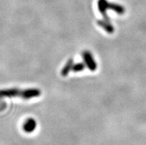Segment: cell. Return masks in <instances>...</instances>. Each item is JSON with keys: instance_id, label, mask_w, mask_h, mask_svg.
Returning <instances> with one entry per match:
<instances>
[{"instance_id": "277c9868", "label": "cell", "mask_w": 146, "mask_h": 145, "mask_svg": "<svg viewBox=\"0 0 146 145\" xmlns=\"http://www.w3.org/2000/svg\"><path fill=\"white\" fill-rule=\"evenodd\" d=\"M36 128V121L35 119H33L32 118H30L28 119L25 121L24 124H23V130L25 132L31 133L33 132Z\"/></svg>"}, {"instance_id": "9c48e42d", "label": "cell", "mask_w": 146, "mask_h": 145, "mask_svg": "<svg viewBox=\"0 0 146 145\" xmlns=\"http://www.w3.org/2000/svg\"><path fill=\"white\" fill-rule=\"evenodd\" d=\"M85 64L84 63L79 62L76 64H74L72 68V70L74 72H80L85 69Z\"/></svg>"}, {"instance_id": "52a82bcc", "label": "cell", "mask_w": 146, "mask_h": 145, "mask_svg": "<svg viewBox=\"0 0 146 145\" xmlns=\"http://www.w3.org/2000/svg\"><path fill=\"white\" fill-rule=\"evenodd\" d=\"M73 65H74V61H73L72 59H70L68 61L66 64L64 66V68H62V76H67L68 75L69 72L70 70H72Z\"/></svg>"}, {"instance_id": "7a4b0ae2", "label": "cell", "mask_w": 146, "mask_h": 145, "mask_svg": "<svg viewBox=\"0 0 146 145\" xmlns=\"http://www.w3.org/2000/svg\"><path fill=\"white\" fill-rule=\"evenodd\" d=\"M22 95H23V90L18 88H9L0 90V98H12L16 96H20L21 98H22Z\"/></svg>"}, {"instance_id": "5b68a950", "label": "cell", "mask_w": 146, "mask_h": 145, "mask_svg": "<svg viewBox=\"0 0 146 145\" xmlns=\"http://www.w3.org/2000/svg\"><path fill=\"white\" fill-rule=\"evenodd\" d=\"M108 2L106 0H100L98 2V8L100 13H102V16H103L104 19L105 20L110 21L109 18L108 17L107 13H106L107 10L108 9Z\"/></svg>"}, {"instance_id": "6da1fadb", "label": "cell", "mask_w": 146, "mask_h": 145, "mask_svg": "<svg viewBox=\"0 0 146 145\" xmlns=\"http://www.w3.org/2000/svg\"><path fill=\"white\" fill-rule=\"evenodd\" d=\"M82 56H83L84 62L85 63V65L88 68V69L91 71H95L97 68L96 63L95 62L92 54L88 50H85L82 53Z\"/></svg>"}, {"instance_id": "ba28073f", "label": "cell", "mask_w": 146, "mask_h": 145, "mask_svg": "<svg viewBox=\"0 0 146 145\" xmlns=\"http://www.w3.org/2000/svg\"><path fill=\"white\" fill-rule=\"evenodd\" d=\"M108 8L115 11L119 14H122L125 13V8L122 6L114 3H108Z\"/></svg>"}, {"instance_id": "8992f818", "label": "cell", "mask_w": 146, "mask_h": 145, "mask_svg": "<svg viewBox=\"0 0 146 145\" xmlns=\"http://www.w3.org/2000/svg\"><path fill=\"white\" fill-rule=\"evenodd\" d=\"M97 24H98L99 26L102 27L108 33H112L114 31L113 26L111 24L110 21L105 20V19H103V20H98L97 21Z\"/></svg>"}, {"instance_id": "3957f363", "label": "cell", "mask_w": 146, "mask_h": 145, "mask_svg": "<svg viewBox=\"0 0 146 145\" xmlns=\"http://www.w3.org/2000/svg\"><path fill=\"white\" fill-rule=\"evenodd\" d=\"M41 95V91L37 88H29L23 90V95L22 99L28 100L32 98L38 97Z\"/></svg>"}]
</instances>
